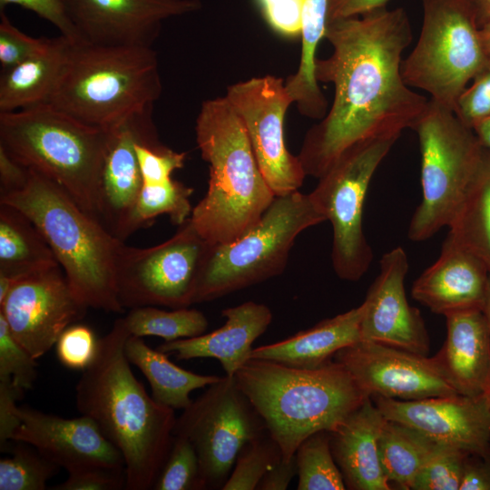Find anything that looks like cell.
I'll use <instances>...</instances> for the list:
<instances>
[{
    "instance_id": "12",
    "label": "cell",
    "mask_w": 490,
    "mask_h": 490,
    "mask_svg": "<svg viewBox=\"0 0 490 490\" xmlns=\"http://www.w3.org/2000/svg\"><path fill=\"white\" fill-rule=\"evenodd\" d=\"M266 425L235 377L224 376L183 409L173 436L194 446L205 489H222L240 448Z\"/></svg>"
},
{
    "instance_id": "9",
    "label": "cell",
    "mask_w": 490,
    "mask_h": 490,
    "mask_svg": "<svg viewBox=\"0 0 490 490\" xmlns=\"http://www.w3.org/2000/svg\"><path fill=\"white\" fill-rule=\"evenodd\" d=\"M413 130L421 154L422 199L411 218L408 238L423 241L451 223L483 147L454 111L430 99Z\"/></svg>"
},
{
    "instance_id": "55",
    "label": "cell",
    "mask_w": 490,
    "mask_h": 490,
    "mask_svg": "<svg viewBox=\"0 0 490 490\" xmlns=\"http://www.w3.org/2000/svg\"><path fill=\"white\" fill-rule=\"evenodd\" d=\"M480 34L487 61H490V23L480 28Z\"/></svg>"
},
{
    "instance_id": "38",
    "label": "cell",
    "mask_w": 490,
    "mask_h": 490,
    "mask_svg": "<svg viewBox=\"0 0 490 490\" xmlns=\"http://www.w3.org/2000/svg\"><path fill=\"white\" fill-rule=\"evenodd\" d=\"M467 455L441 445L418 471L411 490H459Z\"/></svg>"
},
{
    "instance_id": "17",
    "label": "cell",
    "mask_w": 490,
    "mask_h": 490,
    "mask_svg": "<svg viewBox=\"0 0 490 490\" xmlns=\"http://www.w3.org/2000/svg\"><path fill=\"white\" fill-rule=\"evenodd\" d=\"M371 398L388 420L415 429L437 444L490 457V393L407 401L379 396Z\"/></svg>"
},
{
    "instance_id": "24",
    "label": "cell",
    "mask_w": 490,
    "mask_h": 490,
    "mask_svg": "<svg viewBox=\"0 0 490 490\" xmlns=\"http://www.w3.org/2000/svg\"><path fill=\"white\" fill-rule=\"evenodd\" d=\"M220 328L193 338L164 341L157 349L172 354L178 360L212 358L219 360L227 376L233 377L250 358L253 342L272 321L271 310L264 304L247 301L225 309Z\"/></svg>"
},
{
    "instance_id": "51",
    "label": "cell",
    "mask_w": 490,
    "mask_h": 490,
    "mask_svg": "<svg viewBox=\"0 0 490 490\" xmlns=\"http://www.w3.org/2000/svg\"><path fill=\"white\" fill-rule=\"evenodd\" d=\"M298 473L296 456L281 460L266 472L260 481L258 490H285Z\"/></svg>"
},
{
    "instance_id": "29",
    "label": "cell",
    "mask_w": 490,
    "mask_h": 490,
    "mask_svg": "<svg viewBox=\"0 0 490 490\" xmlns=\"http://www.w3.org/2000/svg\"><path fill=\"white\" fill-rule=\"evenodd\" d=\"M59 265L44 237L20 210L0 203V274L17 280Z\"/></svg>"
},
{
    "instance_id": "40",
    "label": "cell",
    "mask_w": 490,
    "mask_h": 490,
    "mask_svg": "<svg viewBox=\"0 0 490 490\" xmlns=\"http://www.w3.org/2000/svg\"><path fill=\"white\" fill-rule=\"evenodd\" d=\"M99 341L90 327L74 323L63 331L55 343L57 358L70 369L83 371L96 358Z\"/></svg>"
},
{
    "instance_id": "11",
    "label": "cell",
    "mask_w": 490,
    "mask_h": 490,
    "mask_svg": "<svg viewBox=\"0 0 490 490\" xmlns=\"http://www.w3.org/2000/svg\"><path fill=\"white\" fill-rule=\"evenodd\" d=\"M398 137L363 140L345 150L309 193L333 230L331 261L341 279L358 281L373 252L363 230V208L371 179Z\"/></svg>"
},
{
    "instance_id": "35",
    "label": "cell",
    "mask_w": 490,
    "mask_h": 490,
    "mask_svg": "<svg viewBox=\"0 0 490 490\" xmlns=\"http://www.w3.org/2000/svg\"><path fill=\"white\" fill-rule=\"evenodd\" d=\"M282 460V452L268 430L240 450L222 490H255L268 470Z\"/></svg>"
},
{
    "instance_id": "54",
    "label": "cell",
    "mask_w": 490,
    "mask_h": 490,
    "mask_svg": "<svg viewBox=\"0 0 490 490\" xmlns=\"http://www.w3.org/2000/svg\"><path fill=\"white\" fill-rule=\"evenodd\" d=\"M481 146L490 152V117L483 120L473 128Z\"/></svg>"
},
{
    "instance_id": "15",
    "label": "cell",
    "mask_w": 490,
    "mask_h": 490,
    "mask_svg": "<svg viewBox=\"0 0 490 490\" xmlns=\"http://www.w3.org/2000/svg\"><path fill=\"white\" fill-rule=\"evenodd\" d=\"M87 309L75 297L60 265L18 279L0 304L11 333L35 359L49 351Z\"/></svg>"
},
{
    "instance_id": "49",
    "label": "cell",
    "mask_w": 490,
    "mask_h": 490,
    "mask_svg": "<svg viewBox=\"0 0 490 490\" xmlns=\"http://www.w3.org/2000/svg\"><path fill=\"white\" fill-rule=\"evenodd\" d=\"M459 490H490V457L467 455Z\"/></svg>"
},
{
    "instance_id": "18",
    "label": "cell",
    "mask_w": 490,
    "mask_h": 490,
    "mask_svg": "<svg viewBox=\"0 0 490 490\" xmlns=\"http://www.w3.org/2000/svg\"><path fill=\"white\" fill-rule=\"evenodd\" d=\"M152 109L136 113L108 130L99 190L98 220L122 241L132 234V217L142 186L135 144L162 143L152 120Z\"/></svg>"
},
{
    "instance_id": "10",
    "label": "cell",
    "mask_w": 490,
    "mask_h": 490,
    "mask_svg": "<svg viewBox=\"0 0 490 490\" xmlns=\"http://www.w3.org/2000/svg\"><path fill=\"white\" fill-rule=\"evenodd\" d=\"M421 3V32L402 62V76L409 87L454 111L461 93L487 64L480 28L464 0Z\"/></svg>"
},
{
    "instance_id": "27",
    "label": "cell",
    "mask_w": 490,
    "mask_h": 490,
    "mask_svg": "<svg viewBox=\"0 0 490 490\" xmlns=\"http://www.w3.org/2000/svg\"><path fill=\"white\" fill-rule=\"evenodd\" d=\"M70 41L63 35L44 38L33 55L1 69L0 113L47 103L62 71Z\"/></svg>"
},
{
    "instance_id": "3",
    "label": "cell",
    "mask_w": 490,
    "mask_h": 490,
    "mask_svg": "<svg viewBox=\"0 0 490 490\" xmlns=\"http://www.w3.org/2000/svg\"><path fill=\"white\" fill-rule=\"evenodd\" d=\"M196 142L210 176L205 196L190 220L211 245L245 233L270 207L275 195L257 162L244 125L223 97L201 103Z\"/></svg>"
},
{
    "instance_id": "7",
    "label": "cell",
    "mask_w": 490,
    "mask_h": 490,
    "mask_svg": "<svg viewBox=\"0 0 490 490\" xmlns=\"http://www.w3.org/2000/svg\"><path fill=\"white\" fill-rule=\"evenodd\" d=\"M108 139V130L82 122L46 103L0 113V145L24 166L55 182L96 220Z\"/></svg>"
},
{
    "instance_id": "20",
    "label": "cell",
    "mask_w": 490,
    "mask_h": 490,
    "mask_svg": "<svg viewBox=\"0 0 490 490\" xmlns=\"http://www.w3.org/2000/svg\"><path fill=\"white\" fill-rule=\"evenodd\" d=\"M408 270L406 251L396 247L380 260V270L363 301L360 340L427 356L430 338L419 310L405 290Z\"/></svg>"
},
{
    "instance_id": "37",
    "label": "cell",
    "mask_w": 490,
    "mask_h": 490,
    "mask_svg": "<svg viewBox=\"0 0 490 490\" xmlns=\"http://www.w3.org/2000/svg\"><path fill=\"white\" fill-rule=\"evenodd\" d=\"M152 489H205L197 452L188 438L173 436L171 450Z\"/></svg>"
},
{
    "instance_id": "56",
    "label": "cell",
    "mask_w": 490,
    "mask_h": 490,
    "mask_svg": "<svg viewBox=\"0 0 490 490\" xmlns=\"http://www.w3.org/2000/svg\"><path fill=\"white\" fill-rule=\"evenodd\" d=\"M484 310H485V314L487 316V318H488V321H489V324H490V279H489L487 298H486V301H485Z\"/></svg>"
},
{
    "instance_id": "26",
    "label": "cell",
    "mask_w": 490,
    "mask_h": 490,
    "mask_svg": "<svg viewBox=\"0 0 490 490\" xmlns=\"http://www.w3.org/2000/svg\"><path fill=\"white\" fill-rule=\"evenodd\" d=\"M363 304L289 338L255 348L250 358L276 361L287 366L314 368L334 358L335 354L360 340Z\"/></svg>"
},
{
    "instance_id": "43",
    "label": "cell",
    "mask_w": 490,
    "mask_h": 490,
    "mask_svg": "<svg viewBox=\"0 0 490 490\" xmlns=\"http://www.w3.org/2000/svg\"><path fill=\"white\" fill-rule=\"evenodd\" d=\"M44 37H31L16 28L0 10V64L13 67L33 55L43 45Z\"/></svg>"
},
{
    "instance_id": "47",
    "label": "cell",
    "mask_w": 490,
    "mask_h": 490,
    "mask_svg": "<svg viewBox=\"0 0 490 490\" xmlns=\"http://www.w3.org/2000/svg\"><path fill=\"white\" fill-rule=\"evenodd\" d=\"M23 392L5 382H0V444L1 448L11 440L18 423L16 401Z\"/></svg>"
},
{
    "instance_id": "23",
    "label": "cell",
    "mask_w": 490,
    "mask_h": 490,
    "mask_svg": "<svg viewBox=\"0 0 490 490\" xmlns=\"http://www.w3.org/2000/svg\"><path fill=\"white\" fill-rule=\"evenodd\" d=\"M446 338L433 357L440 371L460 395L490 393V324L484 309L449 313Z\"/></svg>"
},
{
    "instance_id": "16",
    "label": "cell",
    "mask_w": 490,
    "mask_h": 490,
    "mask_svg": "<svg viewBox=\"0 0 490 490\" xmlns=\"http://www.w3.org/2000/svg\"><path fill=\"white\" fill-rule=\"evenodd\" d=\"M333 358L370 397L407 401L458 394L433 357L359 340L338 350Z\"/></svg>"
},
{
    "instance_id": "28",
    "label": "cell",
    "mask_w": 490,
    "mask_h": 490,
    "mask_svg": "<svg viewBox=\"0 0 490 490\" xmlns=\"http://www.w3.org/2000/svg\"><path fill=\"white\" fill-rule=\"evenodd\" d=\"M124 352L129 362L136 366L150 383L153 399L174 410H183L191 404V392L221 378L181 368L172 363L166 353L150 348L141 337L130 335Z\"/></svg>"
},
{
    "instance_id": "52",
    "label": "cell",
    "mask_w": 490,
    "mask_h": 490,
    "mask_svg": "<svg viewBox=\"0 0 490 490\" xmlns=\"http://www.w3.org/2000/svg\"><path fill=\"white\" fill-rule=\"evenodd\" d=\"M328 0H302V24L319 28L327 22Z\"/></svg>"
},
{
    "instance_id": "5",
    "label": "cell",
    "mask_w": 490,
    "mask_h": 490,
    "mask_svg": "<svg viewBox=\"0 0 490 490\" xmlns=\"http://www.w3.org/2000/svg\"><path fill=\"white\" fill-rule=\"evenodd\" d=\"M0 203L23 211L52 249L79 301L122 313L117 270L124 242L84 211L60 186L30 169L26 184L0 195Z\"/></svg>"
},
{
    "instance_id": "13",
    "label": "cell",
    "mask_w": 490,
    "mask_h": 490,
    "mask_svg": "<svg viewBox=\"0 0 490 490\" xmlns=\"http://www.w3.org/2000/svg\"><path fill=\"white\" fill-rule=\"evenodd\" d=\"M210 245L190 218L161 244L145 249L124 245L117 270L121 305L124 309H181L194 304L199 273Z\"/></svg>"
},
{
    "instance_id": "8",
    "label": "cell",
    "mask_w": 490,
    "mask_h": 490,
    "mask_svg": "<svg viewBox=\"0 0 490 490\" xmlns=\"http://www.w3.org/2000/svg\"><path fill=\"white\" fill-rule=\"evenodd\" d=\"M326 220L311 195L275 196L260 220L239 238L210 245L194 303L210 301L283 272L298 235Z\"/></svg>"
},
{
    "instance_id": "34",
    "label": "cell",
    "mask_w": 490,
    "mask_h": 490,
    "mask_svg": "<svg viewBox=\"0 0 490 490\" xmlns=\"http://www.w3.org/2000/svg\"><path fill=\"white\" fill-rule=\"evenodd\" d=\"M298 490L347 489L332 456L329 432L321 430L306 437L295 453Z\"/></svg>"
},
{
    "instance_id": "33",
    "label": "cell",
    "mask_w": 490,
    "mask_h": 490,
    "mask_svg": "<svg viewBox=\"0 0 490 490\" xmlns=\"http://www.w3.org/2000/svg\"><path fill=\"white\" fill-rule=\"evenodd\" d=\"M192 188L172 178L163 182L142 183L132 217V233L148 227L162 214L168 215L172 224H182L192 211Z\"/></svg>"
},
{
    "instance_id": "42",
    "label": "cell",
    "mask_w": 490,
    "mask_h": 490,
    "mask_svg": "<svg viewBox=\"0 0 490 490\" xmlns=\"http://www.w3.org/2000/svg\"><path fill=\"white\" fill-rule=\"evenodd\" d=\"M135 150L142 183H158L172 179L174 171L184 165L186 152H175L164 144L137 142Z\"/></svg>"
},
{
    "instance_id": "14",
    "label": "cell",
    "mask_w": 490,
    "mask_h": 490,
    "mask_svg": "<svg viewBox=\"0 0 490 490\" xmlns=\"http://www.w3.org/2000/svg\"><path fill=\"white\" fill-rule=\"evenodd\" d=\"M226 99L241 120L259 167L275 196L297 191L306 173L285 145L284 119L293 101L282 78L252 77L230 84Z\"/></svg>"
},
{
    "instance_id": "53",
    "label": "cell",
    "mask_w": 490,
    "mask_h": 490,
    "mask_svg": "<svg viewBox=\"0 0 490 490\" xmlns=\"http://www.w3.org/2000/svg\"><path fill=\"white\" fill-rule=\"evenodd\" d=\"M473 13L479 28L490 23V0H464Z\"/></svg>"
},
{
    "instance_id": "50",
    "label": "cell",
    "mask_w": 490,
    "mask_h": 490,
    "mask_svg": "<svg viewBox=\"0 0 490 490\" xmlns=\"http://www.w3.org/2000/svg\"><path fill=\"white\" fill-rule=\"evenodd\" d=\"M389 0H328L327 23L386 8Z\"/></svg>"
},
{
    "instance_id": "46",
    "label": "cell",
    "mask_w": 490,
    "mask_h": 490,
    "mask_svg": "<svg viewBox=\"0 0 490 490\" xmlns=\"http://www.w3.org/2000/svg\"><path fill=\"white\" fill-rule=\"evenodd\" d=\"M8 5H20L54 24L71 43L82 41L70 17L66 0H0V10Z\"/></svg>"
},
{
    "instance_id": "30",
    "label": "cell",
    "mask_w": 490,
    "mask_h": 490,
    "mask_svg": "<svg viewBox=\"0 0 490 490\" xmlns=\"http://www.w3.org/2000/svg\"><path fill=\"white\" fill-rule=\"evenodd\" d=\"M448 229L450 237L481 258L490 269V152L484 148Z\"/></svg>"
},
{
    "instance_id": "6",
    "label": "cell",
    "mask_w": 490,
    "mask_h": 490,
    "mask_svg": "<svg viewBox=\"0 0 490 490\" xmlns=\"http://www.w3.org/2000/svg\"><path fill=\"white\" fill-rule=\"evenodd\" d=\"M162 90L152 47L70 43L46 104L86 124L109 130L153 107Z\"/></svg>"
},
{
    "instance_id": "45",
    "label": "cell",
    "mask_w": 490,
    "mask_h": 490,
    "mask_svg": "<svg viewBox=\"0 0 490 490\" xmlns=\"http://www.w3.org/2000/svg\"><path fill=\"white\" fill-rule=\"evenodd\" d=\"M267 24L287 37L301 34L302 0H256Z\"/></svg>"
},
{
    "instance_id": "39",
    "label": "cell",
    "mask_w": 490,
    "mask_h": 490,
    "mask_svg": "<svg viewBox=\"0 0 490 490\" xmlns=\"http://www.w3.org/2000/svg\"><path fill=\"white\" fill-rule=\"evenodd\" d=\"M36 359L15 338L0 313V382L24 393L36 378Z\"/></svg>"
},
{
    "instance_id": "48",
    "label": "cell",
    "mask_w": 490,
    "mask_h": 490,
    "mask_svg": "<svg viewBox=\"0 0 490 490\" xmlns=\"http://www.w3.org/2000/svg\"><path fill=\"white\" fill-rule=\"evenodd\" d=\"M30 169L0 145V195L21 190L27 182Z\"/></svg>"
},
{
    "instance_id": "25",
    "label": "cell",
    "mask_w": 490,
    "mask_h": 490,
    "mask_svg": "<svg viewBox=\"0 0 490 490\" xmlns=\"http://www.w3.org/2000/svg\"><path fill=\"white\" fill-rule=\"evenodd\" d=\"M385 421L381 411L368 397L328 431L331 453L347 489H392L378 452V437Z\"/></svg>"
},
{
    "instance_id": "1",
    "label": "cell",
    "mask_w": 490,
    "mask_h": 490,
    "mask_svg": "<svg viewBox=\"0 0 490 490\" xmlns=\"http://www.w3.org/2000/svg\"><path fill=\"white\" fill-rule=\"evenodd\" d=\"M324 38L332 52L316 59L315 77L333 84V103L298 154L306 175L318 179L356 142L413 129L429 101L402 76V55L413 39L404 8L327 23Z\"/></svg>"
},
{
    "instance_id": "32",
    "label": "cell",
    "mask_w": 490,
    "mask_h": 490,
    "mask_svg": "<svg viewBox=\"0 0 490 490\" xmlns=\"http://www.w3.org/2000/svg\"><path fill=\"white\" fill-rule=\"evenodd\" d=\"M124 320L131 335L141 338L155 336L165 341L200 336L209 326L201 311L188 308L168 311L156 306L136 307L131 309Z\"/></svg>"
},
{
    "instance_id": "2",
    "label": "cell",
    "mask_w": 490,
    "mask_h": 490,
    "mask_svg": "<svg viewBox=\"0 0 490 490\" xmlns=\"http://www.w3.org/2000/svg\"><path fill=\"white\" fill-rule=\"evenodd\" d=\"M117 318L99 341L93 362L75 387V404L122 454L126 488L152 489L173 440L174 409L157 403L133 375L125 356L130 336Z\"/></svg>"
},
{
    "instance_id": "41",
    "label": "cell",
    "mask_w": 490,
    "mask_h": 490,
    "mask_svg": "<svg viewBox=\"0 0 490 490\" xmlns=\"http://www.w3.org/2000/svg\"><path fill=\"white\" fill-rule=\"evenodd\" d=\"M454 113L472 130L477 123L490 117V61L461 93Z\"/></svg>"
},
{
    "instance_id": "21",
    "label": "cell",
    "mask_w": 490,
    "mask_h": 490,
    "mask_svg": "<svg viewBox=\"0 0 490 490\" xmlns=\"http://www.w3.org/2000/svg\"><path fill=\"white\" fill-rule=\"evenodd\" d=\"M11 441L34 446L68 473L90 466L125 471L121 452L90 417L64 418L18 406Z\"/></svg>"
},
{
    "instance_id": "4",
    "label": "cell",
    "mask_w": 490,
    "mask_h": 490,
    "mask_svg": "<svg viewBox=\"0 0 490 490\" xmlns=\"http://www.w3.org/2000/svg\"><path fill=\"white\" fill-rule=\"evenodd\" d=\"M234 377L280 446L283 460L295 456L306 437L333 430L370 397L336 360L301 368L251 358Z\"/></svg>"
},
{
    "instance_id": "19",
    "label": "cell",
    "mask_w": 490,
    "mask_h": 490,
    "mask_svg": "<svg viewBox=\"0 0 490 490\" xmlns=\"http://www.w3.org/2000/svg\"><path fill=\"white\" fill-rule=\"evenodd\" d=\"M82 41L152 47L164 21L201 10L200 0H66Z\"/></svg>"
},
{
    "instance_id": "22",
    "label": "cell",
    "mask_w": 490,
    "mask_h": 490,
    "mask_svg": "<svg viewBox=\"0 0 490 490\" xmlns=\"http://www.w3.org/2000/svg\"><path fill=\"white\" fill-rule=\"evenodd\" d=\"M489 279L486 263L447 234L437 260L414 281L411 295L432 312L444 316L484 309Z\"/></svg>"
},
{
    "instance_id": "44",
    "label": "cell",
    "mask_w": 490,
    "mask_h": 490,
    "mask_svg": "<svg viewBox=\"0 0 490 490\" xmlns=\"http://www.w3.org/2000/svg\"><path fill=\"white\" fill-rule=\"evenodd\" d=\"M126 486L124 470L90 466L68 473L54 490H119Z\"/></svg>"
},
{
    "instance_id": "31",
    "label": "cell",
    "mask_w": 490,
    "mask_h": 490,
    "mask_svg": "<svg viewBox=\"0 0 490 490\" xmlns=\"http://www.w3.org/2000/svg\"><path fill=\"white\" fill-rule=\"evenodd\" d=\"M440 446L415 429L386 418L378 437V452L390 486L411 490L418 471Z\"/></svg>"
},
{
    "instance_id": "36",
    "label": "cell",
    "mask_w": 490,
    "mask_h": 490,
    "mask_svg": "<svg viewBox=\"0 0 490 490\" xmlns=\"http://www.w3.org/2000/svg\"><path fill=\"white\" fill-rule=\"evenodd\" d=\"M17 443L12 456L0 460V490H44L59 466L25 443Z\"/></svg>"
}]
</instances>
